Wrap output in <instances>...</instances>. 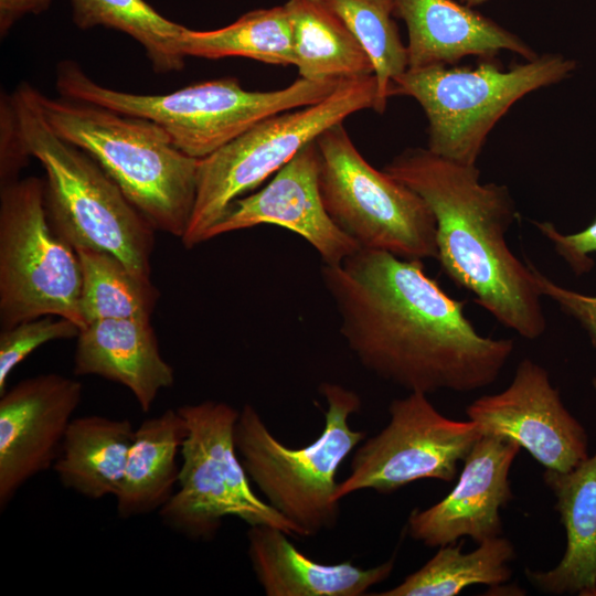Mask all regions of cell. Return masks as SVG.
Returning a JSON list of instances; mask_svg holds the SVG:
<instances>
[{"mask_svg": "<svg viewBox=\"0 0 596 596\" xmlns=\"http://www.w3.org/2000/svg\"><path fill=\"white\" fill-rule=\"evenodd\" d=\"M320 274L351 352L408 392L486 387L513 353L512 339L477 332L465 302L448 296L421 259L360 248L338 265H322Z\"/></svg>", "mask_w": 596, "mask_h": 596, "instance_id": "6da1fadb", "label": "cell"}, {"mask_svg": "<svg viewBox=\"0 0 596 596\" xmlns=\"http://www.w3.org/2000/svg\"><path fill=\"white\" fill-rule=\"evenodd\" d=\"M383 171L428 204L436 221V259L445 274L504 327L525 339L541 337L546 329L543 296L529 264L505 241L517 215L508 188L481 183L477 166L427 148L404 150Z\"/></svg>", "mask_w": 596, "mask_h": 596, "instance_id": "7a4b0ae2", "label": "cell"}, {"mask_svg": "<svg viewBox=\"0 0 596 596\" xmlns=\"http://www.w3.org/2000/svg\"><path fill=\"white\" fill-rule=\"evenodd\" d=\"M0 113L23 156L35 158L45 171V210L55 233L75 249L109 252L150 279L156 231L92 157L52 130L38 89L20 83L11 95L2 94Z\"/></svg>", "mask_w": 596, "mask_h": 596, "instance_id": "3957f363", "label": "cell"}, {"mask_svg": "<svg viewBox=\"0 0 596 596\" xmlns=\"http://www.w3.org/2000/svg\"><path fill=\"white\" fill-rule=\"evenodd\" d=\"M38 100L52 130L92 157L155 231L184 236L195 202L198 159L149 119L40 91Z\"/></svg>", "mask_w": 596, "mask_h": 596, "instance_id": "277c9868", "label": "cell"}, {"mask_svg": "<svg viewBox=\"0 0 596 596\" xmlns=\"http://www.w3.org/2000/svg\"><path fill=\"white\" fill-rule=\"evenodd\" d=\"M340 82L299 77L284 88L259 92L243 88L235 77H222L149 95L105 87L72 60L60 62L55 76L60 96L149 119L179 150L198 160L270 116L321 102Z\"/></svg>", "mask_w": 596, "mask_h": 596, "instance_id": "5b68a950", "label": "cell"}, {"mask_svg": "<svg viewBox=\"0 0 596 596\" xmlns=\"http://www.w3.org/2000/svg\"><path fill=\"white\" fill-rule=\"evenodd\" d=\"M319 391L327 402L324 426L308 446L284 445L251 404L240 411L234 434L249 480L306 536L337 523L340 513V502L334 500L337 471L366 436L363 430L352 429L349 423L362 405L354 391L332 382H323Z\"/></svg>", "mask_w": 596, "mask_h": 596, "instance_id": "8992f818", "label": "cell"}, {"mask_svg": "<svg viewBox=\"0 0 596 596\" xmlns=\"http://www.w3.org/2000/svg\"><path fill=\"white\" fill-rule=\"evenodd\" d=\"M574 68L575 62L561 54L538 55L508 71L494 58L476 67L407 68L392 82L391 96H409L422 106L428 120L427 149L476 166L489 132L515 102L561 82Z\"/></svg>", "mask_w": 596, "mask_h": 596, "instance_id": "52a82bcc", "label": "cell"}, {"mask_svg": "<svg viewBox=\"0 0 596 596\" xmlns=\"http://www.w3.org/2000/svg\"><path fill=\"white\" fill-rule=\"evenodd\" d=\"M375 99L374 75L342 79L321 102L270 116L200 159L183 246L193 248L206 242L209 231L235 200L259 187L328 128L352 114L373 109Z\"/></svg>", "mask_w": 596, "mask_h": 596, "instance_id": "ba28073f", "label": "cell"}, {"mask_svg": "<svg viewBox=\"0 0 596 596\" xmlns=\"http://www.w3.org/2000/svg\"><path fill=\"white\" fill-rule=\"evenodd\" d=\"M187 424L178 488L159 510L164 526L193 541L213 540L227 517L275 526L290 536L304 531L252 489L235 445L240 411L207 400L178 407Z\"/></svg>", "mask_w": 596, "mask_h": 596, "instance_id": "9c48e42d", "label": "cell"}, {"mask_svg": "<svg viewBox=\"0 0 596 596\" xmlns=\"http://www.w3.org/2000/svg\"><path fill=\"white\" fill-rule=\"evenodd\" d=\"M82 270L73 246L60 237L45 210L44 179L26 177L0 189V327L42 316L85 326Z\"/></svg>", "mask_w": 596, "mask_h": 596, "instance_id": "30bf717a", "label": "cell"}, {"mask_svg": "<svg viewBox=\"0 0 596 596\" xmlns=\"http://www.w3.org/2000/svg\"><path fill=\"white\" fill-rule=\"evenodd\" d=\"M316 142L322 202L342 232L360 248L404 259L437 258L436 221L419 194L372 167L343 123L324 130Z\"/></svg>", "mask_w": 596, "mask_h": 596, "instance_id": "8fae6325", "label": "cell"}, {"mask_svg": "<svg viewBox=\"0 0 596 596\" xmlns=\"http://www.w3.org/2000/svg\"><path fill=\"white\" fill-rule=\"evenodd\" d=\"M389 413V424L355 448L336 501L365 489L390 494L421 479L453 481L482 436L473 422L444 416L421 392L393 400Z\"/></svg>", "mask_w": 596, "mask_h": 596, "instance_id": "7c38bea8", "label": "cell"}, {"mask_svg": "<svg viewBox=\"0 0 596 596\" xmlns=\"http://www.w3.org/2000/svg\"><path fill=\"white\" fill-rule=\"evenodd\" d=\"M482 435L515 441L545 469L566 472L588 458L587 434L566 409L547 371L531 359L517 366L510 385L466 408Z\"/></svg>", "mask_w": 596, "mask_h": 596, "instance_id": "4fadbf2b", "label": "cell"}, {"mask_svg": "<svg viewBox=\"0 0 596 596\" xmlns=\"http://www.w3.org/2000/svg\"><path fill=\"white\" fill-rule=\"evenodd\" d=\"M83 394L57 373L26 377L0 394V510L32 478L53 468Z\"/></svg>", "mask_w": 596, "mask_h": 596, "instance_id": "5bb4252c", "label": "cell"}, {"mask_svg": "<svg viewBox=\"0 0 596 596\" xmlns=\"http://www.w3.org/2000/svg\"><path fill=\"white\" fill-rule=\"evenodd\" d=\"M321 156L318 145L304 146L259 191L238 198L206 234V241L225 233L274 224L292 231L320 255L323 265H338L360 249L329 216L321 198Z\"/></svg>", "mask_w": 596, "mask_h": 596, "instance_id": "9a60e30c", "label": "cell"}, {"mask_svg": "<svg viewBox=\"0 0 596 596\" xmlns=\"http://www.w3.org/2000/svg\"><path fill=\"white\" fill-rule=\"evenodd\" d=\"M520 449L508 438L482 435L465 457L453 490L434 505L411 512L409 536L429 547L453 544L464 536L478 544L500 536V509L513 497L509 472Z\"/></svg>", "mask_w": 596, "mask_h": 596, "instance_id": "2e32d148", "label": "cell"}, {"mask_svg": "<svg viewBox=\"0 0 596 596\" xmlns=\"http://www.w3.org/2000/svg\"><path fill=\"white\" fill-rule=\"evenodd\" d=\"M394 17L405 21L408 68L455 65L476 55L494 58L510 51L526 61L538 56L521 38L491 19L453 0H393Z\"/></svg>", "mask_w": 596, "mask_h": 596, "instance_id": "e0dca14e", "label": "cell"}, {"mask_svg": "<svg viewBox=\"0 0 596 596\" xmlns=\"http://www.w3.org/2000/svg\"><path fill=\"white\" fill-rule=\"evenodd\" d=\"M75 375H96L128 389L142 412L174 384L173 368L162 358L150 319L87 322L76 337Z\"/></svg>", "mask_w": 596, "mask_h": 596, "instance_id": "ac0fdd59", "label": "cell"}, {"mask_svg": "<svg viewBox=\"0 0 596 596\" xmlns=\"http://www.w3.org/2000/svg\"><path fill=\"white\" fill-rule=\"evenodd\" d=\"M289 534L269 525H251L247 553L255 576L267 596H361L385 581L395 557L361 568L352 562L319 563L301 553Z\"/></svg>", "mask_w": 596, "mask_h": 596, "instance_id": "d6986e66", "label": "cell"}, {"mask_svg": "<svg viewBox=\"0 0 596 596\" xmlns=\"http://www.w3.org/2000/svg\"><path fill=\"white\" fill-rule=\"evenodd\" d=\"M545 485L566 532V549L549 571L525 568L530 583L545 594L596 596V451L574 469H545Z\"/></svg>", "mask_w": 596, "mask_h": 596, "instance_id": "ffe728a7", "label": "cell"}, {"mask_svg": "<svg viewBox=\"0 0 596 596\" xmlns=\"http://www.w3.org/2000/svg\"><path fill=\"white\" fill-rule=\"evenodd\" d=\"M187 424L178 408L145 419L135 429L121 486L115 496L117 515L142 517L169 501L178 485Z\"/></svg>", "mask_w": 596, "mask_h": 596, "instance_id": "44dd1931", "label": "cell"}, {"mask_svg": "<svg viewBox=\"0 0 596 596\" xmlns=\"http://www.w3.org/2000/svg\"><path fill=\"white\" fill-rule=\"evenodd\" d=\"M135 429L129 419L75 417L53 469L62 483L85 498L116 496L125 475Z\"/></svg>", "mask_w": 596, "mask_h": 596, "instance_id": "7402d4cb", "label": "cell"}, {"mask_svg": "<svg viewBox=\"0 0 596 596\" xmlns=\"http://www.w3.org/2000/svg\"><path fill=\"white\" fill-rule=\"evenodd\" d=\"M294 65L309 81L373 75V65L344 21L326 0H288Z\"/></svg>", "mask_w": 596, "mask_h": 596, "instance_id": "603a6c76", "label": "cell"}, {"mask_svg": "<svg viewBox=\"0 0 596 596\" xmlns=\"http://www.w3.org/2000/svg\"><path fill=\"white\" fill-rule=\"evenodd\" d=\"M440 546L419 570L406 576L397 586L379 593L380 596H455L471 585L497 586L507 582L512 572L513 544L496 536L462 553L461 544Z\"/></svg>", "mask_w": 596, "mask_h": 596, "instance_id": "cb8c5ba5", "label": "cell"}, {"mask_svg": "<svg viewBox=\"0 0 596 596\" xmlns=\"http://www.w3.org/2000/svg\"><path fill=\"white\" fill-rule=\"evenodd\" d=\"M182 51L185 56L209 60L240 56L273 65H294L291 26L285 6L248 11L215 30L184 28Z\"/></svg>", "mask_w": 596, "mask_h": 596, "instance_id": "d4e9b609", "label": "cell"}, {"mask_svg": "<svg viewBox=\"0 0 596 596\" xmlns=\"http://www.w3.org/2000/svg\"><path fill=\"white\" fill-rule=\"evenodd\" d=\"M72 19L81 30L97 26L123 32L138 42L158 74L181 71L184 25L160 14L145 0H71Z\"/></svg>", "mask_w": 596, "mask_h": 596, "instance_id": "484cf974", "label": "cell"}, {"mask_svg": "<svg viewBox=\"0 0 596 596\" xmlns=\"http://www.w3.org/2000/svg\"><path fill=\"white\" fill-rule=\"evenodd\" d=\"M82 270L81 310L85 324L104 319H150L159 291L109 252L75 249Z\"/></svg>", "mask_w": 596, "mask_h": 596, "instance_id": "4316f807", "label": "cell"}, {"mask_svg": "<svg viewBox=\"0 0 596 596\" xmlns=\"http://www.w3.org/2000/svg\"><path fill=\"white\" fill-rule=\"evenodd\" d=\"M344 21L373 65L376 81L374 110L384 113L392 82L408 68L394 17L393 0H326Z\"/></svg>", "mask_w": 596, "mask_h": 596, "instance_id": "83f0119b", "label": "cell"}, {"mask_svg": "<svg viewBox=\"0 0 596 596\" xmlns=\"http://www.w3.org/2000/svg\"><path fill=\"white\" fill-rule=\"evenodd\" d=\"M81 327L58 316H42L22 321L0 332V394L7 390L11 372L41 345L76 338Z\"/></svg>", "mask_w": 596, "mask_h": 596, "instance_id": "f1b7e54d", "label": "cell"}, {"mask_svg": "<svg viewBox=\"0 0 596 596\" xmlns=\"http://www.w3.org/2000/svg\"><path fill=\"white\" fill-rule=\"evenodd\" d=\"M533 223L576 273L590 268L593 262L588 254L596 253V220L575 234H562L550 222Z\"/></svg>", "mask_w": 596, "mask_h": 596, "instance_id": "f546056e", "label": "cell"}, {"mask_svg": "<svg viewBox=\"0 0 596 596\" xmlns=\"http://www.w3.org/2000/svg\"><path fill=\"white\" fill-rule=\"evenodd\" d=\"M526 263L535 277V284L542 296L550 297L564 311L576 318L588 331L596 345V297L564 288L547 278L530 260L526 259Z\"/></svg>", "mask_w": 596, "mask_h": 596, "instance_id": "4dcf8cb0", "label": "cell"}, {"mask_svg": "<svg viewBox=\"0 0 596 596\" xmlns=\"http://www.w3.org/2000/svg\"><path fill=\"white\" fill-rule=\"evenodd\" d=\"M53 0H0V34L6 36L11 28L23 17L41 14Z\"/></svg>", "mask_w": 596, "mask_h": 596, "instance_id": "1f68e13d", "label": "cell"}, {"mask_svg": "<svg viewBox=\"0 0 596 596\" xmlns=\"http://www.w3.org/2000/svg\"><path fill=\"white\" fill-rule=\"evenodd\" d=\"M464 4L468 6V7H475V6H479V4H482L485 2H487L488 0H460Z\"/></svg>", "mask_w": 596, "mask_h": 596, "instance_id": "d6a6232c", "label": "cell"}]
</instances>
